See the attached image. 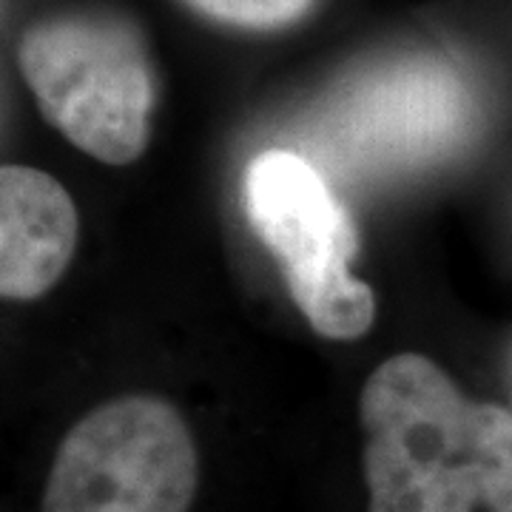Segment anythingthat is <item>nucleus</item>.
<instances>
[{"mask_svg":"<svg viewBox=\"0 0 512 512\" xmlns=\"http://www.w3.org/2000/svg\"><path fill=\"white\" fill-rule=\"evenodd\" d=\"M359 419L367 512H512V413L467 399L433 359L382 362Z\"/></svg>","mask_w":512,"mask_h":512,"instance_id":"obj_1","label":"nucleus"},{"mask_svg":"<svg viewBox=\"0 0 512 512\" xmlns=\"http://www.w3.org/2000/svg\"><path fill=\"white\" fill-rule=\"evenodd\" d=\"M18 66L40 114L72 146L109 165L146 151L154 72L126 20L89 12L40 20L20 37Z\"/></svg>","mask_w":512,"mask_h":512,"instance_id":"obj_2","label":"nucleus"},{"mask_svg":"<svg viewBox=\"0 0 512 512\" xmlns=\"http://www.w3.org/2000/svg\"><path fill=\"white\" fill-rule=\"evenodd\" d=\"M197 481V444L180 410L160 396H120L60 441L40 512H188Z\"/></svg>","mask_w":512,"mask_h":512,"instance_id":"obj_3","label":"nucleus"},{"mask_svg":"<svg viewBox=\"0 0 512 512\" xmlns=\"http://www.w3.org/2000/svg\"><path fill=\"white\" fill-rule=\"evenodd\" d=\"M256 237L276 256L296 308L328 339H356L376 316L370 285L350 274L356 231L339 197L305 157L271 148L242 180Z\"/></svg>","mask_w":512,"mask_h":512,"instance_id":"obj_4","label":"nucleus"},{"mask_svg":"<svg viewBox=\"0 0 512 512\" xmlns=\"http://www.w3.org/2000/svg\"><path fill=\"white\" fill-rule=\"evenodd\" d=\"M80 220L69 191L29 165L0 171V293L32 302L66 274L77 251Z\"/></svg>","mask_w":512,"mask_h":512,"instance_id":"obj_5","label":"nucleus"},{"mask_svg":"<svg viewBox=\"0 0 512 512\" xmlns=\"http://www.w3.org/2000/svg\"><path fill=\"white\" fill-rule=\"evenodd\" d=\"M200 15L254 32L285 29L311 12L316 0H188Z\"/></svg>","mask_w":512,"mask_h":512,"instance_id":"obj_6","label":"nucleus"}]
</instances>
